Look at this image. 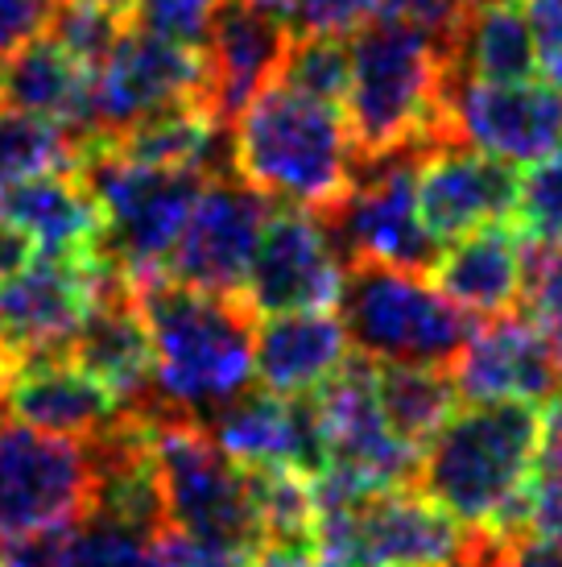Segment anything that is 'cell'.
Here are the masks:
<instances>
[{"instance_id":"6da1fadb","label":"cell","mask_w":562,"mask_h":567,"mask_svg":"<svg viewBox=\"0 0 562 567\" xmlns=\"http://www.w3.org/2000/svg\"><path fill=\"white\" fill-rule=\"evenodd\" d=\"M154 336V385L166 410L195 419L216 414L257 378V311L240 295H211L170 274L133 282Z\"/></svg>"},{"instance_id":"7a4b0ae2","label":"cell","mask_w":562,"mask_h":567,"mask_svg":"<svg viewBox=\"0 0 562 567\" xmlns=\"http://www.w3.org/2000/svg\"><path fill=\"white\" fill-rule=\"evenodd\" d=\"M232 166L269 199L327 216L356 183V142L335 104L273 83L232 125Z\"/></svg>"},{"instance_id":"3957f363","label":"cell","mask_w":562,"mask_h":567,"mask_svg":"<svg viewBox=\"0 0 562 567\" xmlns=\"http://www.w3.org/2000/svg\"><path fill=\"white\" fill-rule=\"evenodd\" d=\"M443 50L397 21H368L352 38V92L347 128L356 142V162L389 158L402 150H438L443 128Z\"/></svg>"},{"instance_id":"277c9868","label":"cell","mask_w":562,"mask_h":567,"mask_svg":"<svg viewBox=\"0 0 562 567\" xmlns=\"http://www.w3.org/2000/svg\"><path fill=\"white\" fill-rule=\"evenodd\" d=\"M538 440L542 410L530 402H468L422 447L418 488L464 526H488L525 493Z\"/></svg>"},{"instance_id":"5b68a950","label":"cell","mask_w":562,"mask_h":567,"mask_svg":"<svg viewBox=\"0 0 562 567\" xmlns=\"http://www.w3.org/2000/svg\"><path fill=\"white\" fill-rule=\"evenodd\" d=\"M340 319L360 357L376 364H438L451 369L480 319L455 307L426 274L381 261H347Z\"/></svg>"},{"instance_id":"8992f818","label":"cell","mask_w":562,"mask_h":567,"mask_svg":"<svg viewBox=\"0 0 562 567\" xmlns=\"http://www.w3.org/2000/svg\"><path fill=\"white\" fill-rule=\"evenodd\" d=\"M149 443L174 530L240 555L266 547L252 505L249 468L219 447L204 419L183 410H162L149 419Z\"/></svg>"},{"instance_id":"52a82bcc","label":"cell","mask_w":562,"mask_h":567,"mask_svg":"<svg viewBox=\"0 0 562 567\" xmlns=\"http://www.w3.org/2000/svg\"><path fill=\"white\" fill-rule=\"evenodd\" d=\"M79 178L104 207V257L128 274V282L166 274L174 245L190 220V207L204 195V171H154L121 158L112 145L83 150Z\"/></svg>"},{"instance_id":"ba28073f","label":"cell","mask_w":562,"mask_h":567,"mask_svg":"<svg viewBox=\"0 0 562 567\" xmlns=\"http://www.w3.org/2000/svg\"><path fill=\"white\" fill-rule=\"evenodd\" d=\"M426 150H402L389 158L356 162V183L344 204L319 220L347 261H381V266L435 274L443 245L430 237L418 207V171Z\"/></svg>"},{"instance_id":"9c48e42d","label":"cell","mask_w":562,"mask_h":567,"mask_svg":"<svg viewBox=\"0 0 562 567\" xmlns=\"http://www.w3.org/2000/svg\"><path fill=\"white\" fill-rule=\"evenodd\" d=\"M95 464L87 440L0 426V543L92 518Z\"/></svg>"},{"instance_id":"30bf717a","label":"cell","mask_w":562,"mask_h":567,"mask_svg":"<svg viewBox=\"0 0 562 567\" xmlns=\"http://www.w3.org/2000/svg\"><path fill=\"white\" fill-rule=\"evenodd\" d=\"M104 252L50 257L33 252L21 269L0 278V352L9 364L66 357V348L116 274Z\"/></svg>"},{"instance_id":"8fae6325","label":"cell","mask_w":562,"mask_h":567,"mask_svg":"<svg viewBox=\"0 0 562 567\" xmlns=\"http://www.w3.org/2000/svg\"><path fill=\"white\" fill-rule=\"evenodd\" d=\"M327 419L331 464L327 476L352 493H385V488L418 485L422 452L389 426L376 398V361L347 357L340 373L314 390Z\"/></svg>"},{"instance_id":"7c38bea8","label":"cell","mask_w":562,"mask_h":567,"mask_svg":"<svg viewBox=\"0 0 562 567\" xmlns=\"http://www.w3.org/2000/svg\"><path fill=\"white\" fill-rule=\"evenodd\" d=\"M443 128L451 145H471L513 166H538L562 145V87L554 83H480L447 66Z\"/></svg>"},{"instance_id":"4fadbf2b","label":"cell","mask_w":562,"mask_h":567,"mask_svg":"<svg viewBox=\"0 0 562 567\" xmlns=\"http://www.w3.org/2000/svg\"><path fill=\"white\" fill-rule=\"evenodd\" d=\"M273 216V199L244 183L236 171H219L207 178L204 195L190 207V220L174 245L166 274L211 295H240L249 286V269L257 245Z\"/></svg>"},{"instance_id":"5bb4252c","label":"cell","mask_w":562,"mask_h":567,"mask_svg":"<svg viewBox=\"0 0 562 567\" xmlns=\"http://www.w3.org/2000/svg\"><path fill=\"white\" fill-rule=\"evenodd\" d=\"M344 295V257L327 224L306 207H273L266 237L257 245L244 302L257 316L331 311Z\"/></svg>"},{"instance_id":"9a60e30c","label":"cell","mask_w":562,"mask_h":567,"mask_svg":"<svg viewBox=\"0 0 562 567\" xmlns=\"http://www.w3.org/2000/svg\"><path fill=\"white\" fill-rule=\"evenodd\" d=\"M204 50L128 25L125 38L108 54V63L95 71L100 142H112L116 133H125L128 125H137L140 116H149L157 109H170V104H183V100L204 104Z\"/></svg>"},{"instance_id":"2e32d148","label":"cell","mask_w":562,"mask_h":567,"mask_svg":"<svg viewBox=\"0 0 562 567\" xmlns=\"http://www.w3.org/2000/svg\"><path fill=\"white\" fill-rule=\"evenodd\" d=\"M521 199V171L513 162L480 154L471 145H438L418 171L422 220L438 245L464 240L476 228L513 220Z\"/></svg>"},{"instance_id":"e0dca14e","label":"cell","mask_w":562,"mask_h":567,"mask_svg":"<svg viewBox=\"0 0 562 567\" xmlns=\"http://www.w3.org/2000/svg\"><path fill=\"white\" fill-rule=\"evenodd\" d=\"M66 357L79 369H87L92 378L104 381L128 414L154 419L166 410L154 385V336L140 316L125 269H116L108 286L100 290V302L92 307V316L83 319V328L75 331Z\"/></svg>"},{"instance_id":"ac0fdd59","label":"cell","mask_w":562,"mask_h":567,"mask_svg":"<svg viewBox=\"0 0 562 567\" xmlns=\"http://www.w3.org/2000/svg\"><path fill=\"white\" fill-rule=\"evenodd\" d=\"M464 402H530L562 394V357L530 316L480 319L476 336L451 364Z\"/></svg>"},{"instance_id":"d6986e66","label":"cell","mask_w":562,"mask_h":567,"mask_svg":"<svg viewBox=\"0 0 562 567\" xmlns=\"http://www.w3.org/2000/svg\"><path fill=\"white\" fill-rule=\"evenodd\" d=\"M294 30L249 9L223 0L216 13V25L204 42L207 59V87H204V109L216 116L219 125L232 133V125L244 116L257 95L281 80V63L290 54Z\"/></svg>"},{"instance_id":"ffe728a7","label":"cell","mask_w":562,"mask_h":567,"mask_svg":"<svg viewBox=\"0 0 562 567\" xmlns=\"http://www.w3.org/2000/svg\"><path fill=\"white\" fill-rule=\"evenodd\" d=\"M0 402L17 423L63 440H95L128 414L121 398L71 357L9 364Z\"/></svg>"},{"instance_id":"44dd1931","label":"cell","mask_w":562,"mask_h":567,"mask_svg":"<svg viewBox=\"0 0 562 567\" xmlns=\"http://www.w3.org/2000/svg\"><path fill=\"white\" fill-rule=\"evenodd\" d=\"M468 526L414 488L368 493L356 505V567H443Z\"/></svg>"},{"instance_id":"7402d4cb","label":"cell","mask_w":562,"mask_h":567,"mask_svg":"<svg viewBox=\"0 0 562 567\" xmlns=\"http://www.w3.org/2000/svg\"><path fill=\"white\" fill-rule=\"evenodd\" d=\"M0 104L63 125L83 150H92L100 142L95 71H87L50 33H38L4 59V66H0Z\"/></svg>"},{"instance_id":"603a6c76","label":"cell","mask_w":562,"mask_h":567,"mask_svg":"<svg viewBox=\"0 0 562 567\" xmlns=\"http://www.w3.org/2000/svg\"><path fill=\"white\" fill-rule=\"evenodd\" d=\"M0 220L50 257H92L104 249V207L79 174H38L0 187Z\"/></svg>"},{"instance_id":"cb8c5ba5","label":"cell","mask_w":562,"mask_h":567,"mask_svg":"<svg viewBox=\"0 0 562 567\" xmlns=\"http://www.w3.org/2000/svg\"><path fill=\"white\" fill-rule=\"evenodd\" d=\"M525 252L530 237L513 220L476 228L451 240L435 266V286L476 319L509 316L525 295Z\"/></svg>"},{"instance_id":"d4e9b609","label":"cell","mask_w":562,"mask_h":567,"mask_svg":"<svg viewBox=\"0 0 562 567\" xmlns=\"http://www.w3.org/2000/svg\"><path fill=\"white\" fill-rule=\"evenodd\" d=\"M347 344L340 311H285L257 323L252 369L273 394H314L340 373Z\"/></svg>"},{"instance_id":"484cf974","label":"cell","mask_w":562,"mask_h":567,"mask_svg":"<svg viewBox=\"0 0 562 567\" xmlns=\"http://www.w3.org/2000/svg\"><path fill=\"white\" fill-rule=\"evenodd\" d=\"M451 71L480 83H530L538 66V42L525 9L488 4L468 17L451 54Z\"/></svg>"},{"instance_id":"4316f807","label":"cell","mask_w":562,"mask_h":567,"mask_svg":"<svg viewBox=\"0 0 562 567\" xmlns=\"http://www.w3.org/2000/svg\"><path fill=\"white\" fill-rule=\"evenodd\" d=\"M376 398L389 426L414 447L438 435V426L451 419L464 394L455 369H438V364H381L376 369Z\"/></svg>"},{"instance_id":"83f0119b","label":"cell","mask_w":562,"mask_h":567,"mask_svg":"<svg viewBox=\"0 0 562 567\" xmlns=\"http://www.w3.org/2000/svg\"><path fill=\"white\" fill-rule=\"evenodd\" d=\"M83 145L46 116L0 104V187L38 174H79Z\"/></svg>"},{"instance_id":"f1b7e54d","label":"cell","mask_w":562,"mask_h":567,"mask_svg":"<svg viewBox=\"0 0 562 567\" xmlns=\"http://www.w3.org/2000/svg\"><path fill=\"white\" fill-rule=\"evenodd\" d=\"M249 488L266 543L314 547V530H319L314 476L281 468V464H261V468H249Z\"/></svg>"},{"instance_id":"f546056e","label":"cell","mask_w":562,"mask_h":567,"mask_svg":"<svg viewBox=\"0 0 562 567\" xmlns=\"http://www.w3.org/2000/svg\"><path fill=\"white\" fill-rule=\"evenodd\" d=\"M278 83L340 109L352 92V47H344V38H323V33L298 38L294 33Z\"/></svg>"},{"instance_id":"4dcf8cb0","label":"cell","mask_w":562,"mask_h":567,"mask_svg":"<svg viewBox=\"0 0 562 567\" xmlns=\"http://www.w3.org/2000/svg\"><path fill=\"white\" fill-rule=\"evenodd\" d=\"M128 25H133V17L104 4V0H59L50 13L46 33L63 50H71L87 71H100Z\"/></svg>"},{"instance_id":"1f68e13d","label":"cell","mask_w":562,"mask_h":567,"mask_svg":"<svg viewBox=\"0 0 562 567\" xmlns=\"http://www.w3.org/2000/svg\"><path fill=\"white\" fill-rule=\"evenodd\" d=\"M63 567H162L149 538L128 535L121 526L87 518L75 526Z\"/></svg>"},{"instance_id":"d6a6232c","label":"cell","mask_w":562,"mask_h":567,"mask_svg":"<svg viewBox=\"0 0 562 567\" xmlns=\"http://www.w3.org/2000/svg\"><path fill=\"white\" fill-rule=\"evenodd\" d=\"M525 316L538 323L554 352L562 357V240H530L525 252Z\"/></svg>"},{"instance_id":"836d02e7","label":"cell","mask_w":562,"mask_h":567,"mask_svg":"<svg viewBox=\"0 0 562 567\" xmlns=\"http://www.w3.org/2000/svg\"><path fill=\"white\" fill-rule=\"evenodd\" d=\"M513 224L530 240H562V154L554 150L547 162L521 174V199H517Z\"/></svg>"},{"instance_id":"e575fe53","label":"cell","mask_w":562,"mask_h":567,"mask_svg":"<svg viewBox=\"0 0 562 567\" xmlns=\"http://www.w3.org/2000/svg\"><path fill=\"white\" fill-rule=\"evenodd\" d=\"M471 13H476L471 0H381V9H376L381 21H397V25L418 30L422 38H430L447 63H451L455 42H459Z\"/></svg>"},{"instance_id":"d590c367","label":"cell","mask_w":562,"mask_h":567,"mask_svg":"<svg viewBox=\"0 0 562 567\" xmlns=\"http://www.w3.org/2000/svg\"><path fill=\"white\" fill-rule=\"evenodd\" d=\"M219 9H223V0H137L133 25L162 33L170 42H183V47L204 50Z\"/></svg>"},{"instance_id":"8d00e7d4","label":"cell","mask_w":562,"mask_h":567,"mask_svg":"<svg viewBox=\"0 0 562 567\" xmlns=\"http://www.w3.org/2000/svg\"><path fill=\"white\" fill-rule=\"evenodd\" d=\"M376 9H381V0H298L290 30L298 38H306V33L347 38V33L364 30L376 17Z\"/></svg>"},{"instance_id":"74e56055","label":"cell","mask_w":562,"mask_h":567,"mask_svg":"<svg viewBox=\"0 0 562 567\" xmlns=\"http://www.w3.org/2000/svg\"><path fill=\"white\" fill-rule=\"evenodd\" d=\"M547 83L562 87V0H521Z\"/></svg>"},{"instance_id":"f35d334b","label":"cell","mask_w":562,"mask_h":567,"mask_svg":"<svg viewBox=\"0 0 562 567\" xmlns=\"http://www.w3.org/2000/svg\"><path fill=\"white\" fill-rule=\"evenodd\" d=\"M54 4L59 0H0V66L17 47L46 33Z\"/></svg>"},{"instance_id":"ab89813d","label":"cell","mask_w":562,"mask_h":567,"mask_svg":"<svg viewBox=\"0 0 562 567\" xmlns=\"http://www.w3.org/2000/svg\"><path fill=\"white\" fill-rule=\"evenodd\" d=\"M71 535H75V526H66V530H42V535H25V538H9V543H0V564L4 567H63Z\"/></svg>"},{"instance_id":"60d3db41","label":"cell","mask_w":562,"mask_h":567,"mask_svg":"<svg viewBox=\"0 0 562 567\" xmlns=\"http://www.w3.org/2000/svg\"><path fill=\"white\" fill-rule=\"evenodd\" d=\"M513 543L517 538L497 530V526H468L464 543L455 547V555L443 567H509Z\"/></svg>"},{"instance_id":"b9f144b4","label":"cell","mask_w":562,"mask_h":567,"mask_svg":"<svg viewBox=\"0 0 562 567\" xmlns=\"http://www.w3.org/2000/svg\"><path fill=\"white\" fill-rule=\"evenodd\" d=\"M509 567H562V547L554 538L542 535H521L513 543Z\"/></svg>"},{"instance_id":"7bdbcfd3","label":"cell","mask_w":562,"mask_h":567,"mask_svg":"<svg viewBox=\"0 0 562 567\" xmlns=\"http://www.w3.org/2000/svg\"><path fill=\"white\" fill-rule=\"evenodd\" d=\"M244 567H323L314 547H285V543H266Z\"/></svg>"},{"instance_id":"ee69618b","label":"cell","mask_w":562,"mask_h":567,"mask_svg":"<svg viewBox=\"0 0 562 567\" xmlns=\"http://www.w3.org/2000/svg\"><path fill=\"white\" fill-rule=\"evenodd\" d=\"M33 257V245L21 233H13L9 224L0 220V278H9L13 269H21Z\"/></svg>"},{"instance_id":"f6af8a7d","label":"cell","mask_w":562,"mask_h":567,"mask_svg":"<svg viewBox=\"0 0 562 567\" xmlns=\"http://www.w3.org/2000/svg\"><path fill=\"white\" fill-rule=\"evenodd\" d=\"M104 4H112V9H121V13L133 17V9H137V0H104Z\"/></svg>"},{"instance_id":"bcb514c9","label":"cell","mask_w":562,"mask_h":567,"mask_svg":"<svg viewBox=\"0 0 562 567\" xmlns=\"http://www.w3.org/2000/svg\"><path fill=\"white\" fill-rule=\"evenodd\" d=\"M476 9H488V4H513V0H471Z\"/></svg>"},{"instance_id":"7dc6e473","label":"cell","mask_w":562,"mask_h":567,"mask_svg":"<svg viewBox=\"0 0 562 567\" xmlns=\"http://www.w3.org/2000/svg\"><path fill=\"white\" fill-rule=\"evenodd\" d=\"M4 373H9V361H4V352H0V385H4Z\"/></svg>"},{"instance_id":"c3c4849f","label":"cell","mask_w":562,"mask_h":567,"mask_svg":"<svg viewBox=\"0 0 562 567\" xmlns=\"http://www.w3.org/2000/svg\"><path fill=\"white\" fill-rule=\"evenodd\" d=\"M0 567H4V564H0Z\"/></svg>"}]
</instances>
